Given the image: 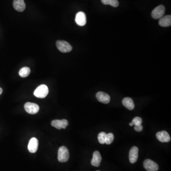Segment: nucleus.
<instances>
[{
    "label": "nucleus",
    "mask_w": 171,
    "mask_h": 171,
    "mask_svg": "<svg viewBox=\"0 0 171 171\" xmlns=\"http://www.w3.org/2000/svg\"><path fill=\"white\" fill-rule=\"evenodd\" d=\"M143 127L142 125H136L135 126V129L137 132H141L142 131Z\"/></svg>",
    "instance_id": "obj_22"
},
{
    "label": "nucleus",
    "mask_w": 171,
    "mask_h": 171,
    "mask_svg": "<svg viewBox=\"0 0 171 171\" xmlns=\"http://www.w3.org/2000/svg\"><path fill=\"white\" fill-rule=\"evenodd\" d=\"M56 46L58 50L61 52H69L72 50V46L69 43L64 40H58L56 42Z\"/></svg>",
    "instance_id": "obj_3"
},
{
    "label": "nucleus",
    "mask_w": 171,
    "mask_h": 171,
    "mask_svg": "<svg viewBox=\"0 0 171 171\" xmlns=\"http://www.w3.org/2000/svg\"><path fill=\"white\" fill-rule=\"evenodd\" d=\"M48 93V89L45 85H41L35 90L34 95L38 98H44L47 97Z\"/></svg>",
    "instance_id": "obj_2"
},
{
    "label": "nucleus",
    "mask_w": 171,
    "mask_h": 171,
    "mask_svg": "<svg viewBox=\"0 0 171 171\" xmlns=\"http://www.w3.org/2000/svg\"><path fill=\"white\" fill-rule=\"evenodd\" d=\"M122 104L123 105L129 109L130 111H132L134 109L135 107V104H134V101L132 100V98H125L122 100Z\"/></svg>",
    "instance_id": "obj_16"
},
{
    "label": "nucleus",
    "mask_w": 171,
    "mask_h": 171,
    "mask_svg": "<svg viewBox=\"0 0 171 171\" xmlns=\"http://www.w3.org/2000/svg\"><path fill=\"white\" fill-rule=\"evenodd\" d=\"M114 139V136L112 133H108L106 134V144H110L113 142Z\"/></svg>",
    "instance_id": "obj_20"
},
{
    "label": "nucleus",
    "mask_w": 171,
    "mask_h": 171,
    "mask_svg": "<svg viewBox=\"0 0 171 171\" xmlns=\"http://www.w3.org/2000/svg\"><path fill=\"white\" fill-rule=\"evenodd\" d=\"M129 125H130V126H131V127L134 126V125H133V123H132V122H131V123H130V124H129Z\"/></svg>",
    "instance_id": "obj_24"
},
{
    "label": "nucleus",
    "mask_w": 171,
    "mask_h": 171,
    "mask_svg": "<svg viewBox=\"0 0 171 171\" xmlns=\"http://www.w3.org/2000/svg\"><path fill=\"white\" fill-rule=\"evenodd\" d=\"M97 99L104 104H108L111 101V97L107 93L99 91L96 94Z\"/></svg>",
    "instance_id": "obj_9"
},
{
    "label": "nucleus",
    "mask_w": 171,
    "mask_h": 171,
    "mask_svg": "<svg viewBox=\"0 0 171 171\" xmlns=\"http://www.w3.org/2000/svg\"><path fill=\"white\" fill-rule=\"evenodd\" d=\"M38 140L35 137L31 138L29 141L28 148L29 152L31 153H35L37 151L38 148Z\"/></svg>",
    "instance_id": "obj_11"
},
{
    "label": "nucleus",
    "mask_w": 171,
    "mask_h": 171,
    "mask_svg": "<svg viewBox=\"0 0 171 171\" xmlns=\"http://www.w3.org/2000/svg\"><path fill=\"white\" fill-rule=\"evenodd\" d=\"M165 8L164 5H160L154 9L152 12V16L155 19H161L165 15Z\"/></svg>",
    "instance_id": "obj_4"
},
{
    "label": "nucleus",
    "mask_w": 171,
    "mask_h": 171,
    "mask_svg": "<svg viewBox=\"0 0 171 171\" xmlns=\"http://www.w3.org/2000/svg\"><path fill=\"white\" fill-rule=\"evenodd\" d=\"M157 138L161 142H169L171 140V137L169 134L165 131H162L157 132L156 135Z\"/></svg>",
    "instance_id": "obj_10"
},
{
    "label": "nucleus",
    "mask_w": 171,
    "mask_h": 171,
    "mask_svg": "<svg viewBox=\"0 0 171 171\" xmlns=\"http://www.w3.org/2000/svg\"><path fill=\"white\" fill-rule=\"evenodd\" d=\"M2 93V89L1 88H0V95H1Z\"/></svg>",
    "instance_id": "obj_23"
},
{
    "label": "nucleus",
    "mask_w": 171,
    "mask_h": 171,
    "mask_svg": "<svg viewBox=\"0 0 171 171\" xmlns=\"http://www.w3.org/2000/svg\"><path fill=\"white\" fill-rule=\"evenodd\" d=\"M142 122L143 120L141 118H140V117H136L133 119L132 122L133 125L136 126V125H141Z\"/></svg>",
    "instance_id": "obj_21"
},
{
    "label": "nucleus",
    "mask_w": 171,
    "mask_h": 171,
    "mask_svg": "<svg viewBox=\"0 0 171 171\" xmlns=\"http://www.w3.org/2000/svg\"><path fill=\"white\" fill-rule=\"evenodd\" d=\"M52 126L58 129H65L68 126L69 122L66 119L54 120L52 122Z\"/></svg>",
    "instance_id": "obj_8"
},
{
    "label": "nucleus",
    "mask_w": 171,
    "mask_h": 171,
    "mask_svg": "<svg viewBox=\"0 0 171 171\" xmlns=\"http://www.w3.org/2000/svg\"><path fill=\"white\" fill-rule=\"evenodd\" d=\"M14 7L19 12H23L26 8V5L24 0H14Z\"/></svg>",
    "instance_id": "obj_14"
},
{
    "label": "nucleus",
    "mask_w": 171,
    "mask_h": 171,
    "mask_svg": "<svg viewBox=\"0 0 171 171\" xmlns=\"http://www.w3.org/2000/svg\"><path fill=\"white\" fill-rule=\"evenodd\" d=\"M25 111L30 114H35L39 111L40 107L35 103L27 102L24 105Z\"/></svg>",
    "instance_id": "obj_5"
},
{
    "label": "nucleus",
    "mask_w": 171,
    "mask_h": 171,
    "mask_svg": "<svg viewBox=\"0 0 171 171\" xmlns=\"http://www.w3.org/2000/svg\"><path fill=\"white\" fill-rule=\"evenodd\" d=\"M30 72L31 69L29 67H23L19 71V75L22 77H27L30 74Z\"/></svg>",
    "instance_id": "obj_17"
},
{
    "label": "nucleus",
    "mask_w": 171,
    "mask_h": 171,
    "mask_svg": "<svg viewBox=\"0 0 171 171\" xmlns=\"http://www.w3.org/2000/svg\"><path fill=\"white\" fill-rule=\"evenodd\" d=\"M106 133L105 132H100L99 134H98V140L99 142L101 144H104L106 143Z\"/></svg>",
    "instance_id": "obj_19"
},
{
    "label": "nucleus",
    "mask_w": 171,
    "mask_h": 171,
    "mask_svg": "<svg viewBox=\"0 0 171 171\" xmlns=\"http://www.w3.org/2000/svg\"><path fill=\"white\" fill-rule=\"evenodd\" d=\"M144 167L148 171H157L158 165L150 159H146L144 162Z\"/></svg>",
    "instance_id": "obj_6"
},
{
    "label": "nucleus",
    "mask_w": 171,
    "mask_h": 171,
    "mask_svg": "<svg viewBox=\"0 0 171 171\" xmlns=\"http://www.w3.org/2000/svg\"><path fill=\"white\" fill-rule=\"evenodd\" d=\"M75 22L77 25L83 26L87 23V18L85 14L82 11H79L76 15Z\"/></svg>",
    "instance_id": "obj_7"
},
{
    "label": "nucleus",
    "mask_w": 171,
    "mask_h": 171,
    "mask_svg": "<svg viewBox=\"0 0 171 171\" xmlns=\"http://www.w3.org/2000/svg\"></svg>",
    "instance_id": "obj_25"
},
{
    "label": "nucleus",
    "mask_w": 171,
    "mask_h": 171,
    "mask_svg": "<svg viewBox=\"0 0 171 171\" xmlns=\"http://www.w3.org/2000/svg\"><path fill=\"white\" fill-rule=\"evenodd\" d=\"M101 160H102V157L100 152L98 151H96L93 153V158L91 162V164L93 166L98 167L100 165Z\"/></svg>",
    "instance_id": "obj_13"
},
{
    "label": "nucleus",
    "mask_w": 171,
    "mask_h": 171,
    "mask_svg": "<svg viewBox=\"0 0 171 171\" xmlns=\"http://www.w3.org/2000/svg\"><path fill=\"white\" fill-rule=\"evenodd\" d=\"M138 157V148L136 146L131 148L129 152V158L130 163L134 164L137 161Z\"/></svg>",
    "instance_id": "obj_12"
},
{
    "label": "nucleus",
    "mask_w": 171,
    "mask_h": 171,
    "mask_svg": "<svg viewBox=\"0 0 171 171\" xmlns=\"http://www.w3.org/2000/svg\"><path fill=\"white\" fill-rule=\"evenodd\" d=\"M69 158V150L64 146H61L58 151V159L59 162L61 163L67 162Z\"/></svg>",
    "instance_id": "obj_1"
},
{
    "label": "nucleus",
    "mask_w": 171,
    "mask_h": 171,
    "mask_svg": "<svg viewBox=\"0 0 171 171\" xmlns=\"http://www.w3.org/2000/svg\"><path fill=\"white\" fill-rule=\"evenodd\" d=\"M159 24L162 27H169L171 25V16L166 15L161 18Z\"/></svg>",
    "instance_id": "obj_15"
},
{
    "label": "nucleus",
    "mask_w": 171,
    "mask_h": 171,
    "mask_svg": "<svg viewBox=\"0 0 171 171\" xmlns=\"http://www.w3.org/2000/svg\"><path fill=\"white\" fill-rule=\"evenodd\" d=\"M101 2L105 5H111L114 7L119 6V2L117 0H101Z\"/></svg>",
    "instance_id": "obj_18"
}]
</instances>
